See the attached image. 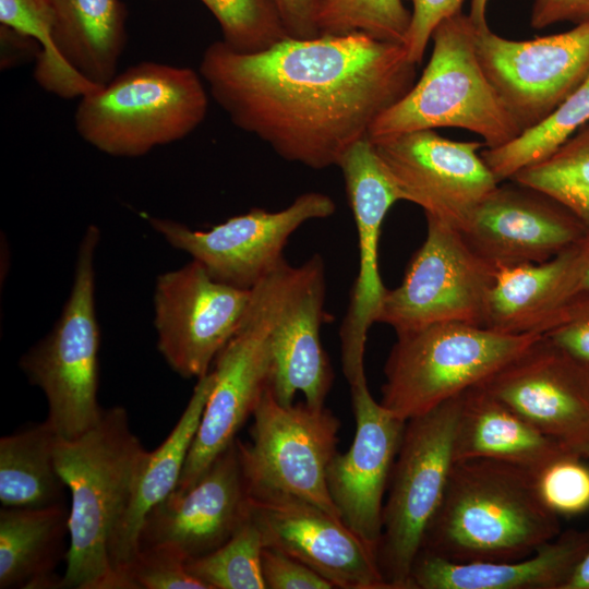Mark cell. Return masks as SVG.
<instances>
[{"label":"cell","instance_id":"1","mask_svg":"<svg viewBox=\"0 0 589 589\" xmlns=\"http://www.w3.org/2000/svg\"><path fill=\"white\" fill-rule=\"evenodd\" d=\"M417 67L404 45L351 33L285 38L257 52L216 40L199 73L237 128L283 159L321 170L369 137L413 86Z\"/></svg>","mask_w":589,"mask_h":589},{"label":"cell","instance_id":"2","mask_svg":"<svg viewBox=\"0 0 589 589\" xmlns=\"http://www.w3.org/2000/svg\"><path fill=\"white\" fill-rule=\"evenodd\" d=\"M562 532L529 470L501 460L454 462L422 550L457 562H510L532 555Z\"/></svg>","mask_w":589,"mask_h":589},{"label":"cell","instance_id":"3","mask_svg":"<svg viewBox=\"0 0 589 589\" xmlns=\"http://www.w3.org/2000/svg\"><path fill=\"white\" fill-rule=\"evenodd\" d=\"M147 452L120 406L104 409L80 437L58 441L57 469L71 494L69 549L59 589H120L109 542Z\"/></svg>","mask_w":589,"mask_h":589},{"label":"cell","instance_id":"4","mask_svg":"<svg viewBox=\"0 0 589 589\" xmlns=\"http://www.w3.org/2000/svg\"><path fill=\"white\" fill-rule=\"evenodd\" d=\"M209 93L191 68L144 61L82 96L77 134L113 157H140L180 141L206 118Z\"/></svg>","mask_w":589,"mask_h":589},{"label":"cell","instance_id":"5","mask_svg":"<svg viewBox=\"0 0 589 589\" xmlns=\"http://www.w3.org/2000/svg\"><path fill=\"white\" fill-rule=\"evenodd\" d=\"M476 29L462 12L435 27L425 69L410 91L373 123L371 142L412 131L457 128L480 135L485 147L493 148L522 132L479 61Z\"/></svg>","mask_w":589,"mask_h":589},{"label":"cell","instance_id":"6","mask_svg":"<svg viewBox=\"0 0 589 589\" xmlns=\"http://www.w3.org/2000/svg\"><path fill=\"white\" fill-rule=\"evenodd\" d=\"M542 335L458 322L397 334L380 402L405 421L423 414L486 381Z\"/></svg>","mask_w":589,"mask_h":589},{"label":"cell","instance_id":"7","mask_svg":"<svg viewBox=\"0 0 589 589\" xmlns=\"http://www.w3.org/2000/svg\"><path fill=\"white\" fill-rule=\"evenodd\" d=\"M100 231L89 225L80 242L73 283L51 330L20 359L28 382L47 400L46 421L61 441H72L100 419L98 351L100 334L95 309V254Z\"/></svg>","mask_w":589,"mask_h":589},{"label":"cell","instance_id":"8","mask_svg":"<svg viewBox=\"0 0 589 589\" xmlns=\"http://www.w3.org/2000/svg\"><path fill=\"white\" fill-rule=\"evenodd\" d=\"M460 397L461 394L406 422L383 506L376 551L389 589H409L412 566L442 503L454 465Z\"/></svg>","mask_w":589,"mask_h":589},{"label":"cell","instance_id":"9","mask_svg":"<svg viewBox=\"0 0 589 589\" xmlns=\"http://www.w3.org/2000/svg\"><path fill=\"white\" fill-rule=\"evenodd\" d=\"M325 293V265L318 253L299 266L283 262L251 289L250 303L269 334V387L281 405H292L301 393L306 405L321 408L330 390L334 373L321 340Z\"/></svg>","mask_w":589,"mask_h":589},{"label":"cell","instance_id":"10","mask_svg":"<svg viewBox=\"0 0 589 589\" xmlns=\"http://www.w3.org/2000/svg\"><path fill=\"white\" fill-rule=\"evenodd\" d=\"M252 417L251 442L236 440L250 496H293L340 518L326 481L337 453L338 418L325 407L281 405L271 387Z\"/></svg>","mask_w":589,"mask_h":589},{"label":"cell","instance_id":"11","mask_svg":"<svg viewBox=\"0 0 589 589\" xmlns=\"http://www.w3.org/2000/svg\"><path fill=\"white\" fill-rule=\"evenodd\" d=\"M426 218V237L399 286L387 289L376 322L397 334L436 323L485 327L496 267L453 226Z\"/></svg>","mask_w":589,"mask_h":589},{"label":"cell","instance_id":"12","mask_svg":"<svg viewBox=\"0 0 589 589\" xmlns=\"http://www.w3.org/2000/svg\"><path fill=\"white\" fill-rule=\"evenodd\" d=\"M335 211L329 195L312 191L300 194L283 209L252 208L208 230L142 216L171 247L199 262L213 279L251 290L286 261L284 249L297 229L310 220L328 218Z\"/></svg>","mask_w":589,"mask_h":589},{"label":"cell","instance_id":"13","mask_svg":"<svg viewBox=\"0 0 589 589\" xmlns=\"http://www.w3.org/2000/svg\"><path fill=\"white\" fill-rule=\"evenodd\" d=\"M479 61L520 129L546 118L589 76V21L569 31L514 40L476 29Z\"/></svg>","mask_w":589,"mask_h":589},{"label":"cell","instance_id":"14","mask_svg":"<svg viewBox=\"0 0 589 589\" xmlns=\"http://www.w3.org/2000/svg\"><path fill=\"white\" fill-rule=\"evenodd\" d=\"M251 290L213 279L192 260L156 279L153 305L157 348L184 378H201L239 328Z\"/></svg>","mask_w":589,"mask_h":589},{"label":"cell","instance_id":"15","mask_svg":"<svg viewBox=\"0 0 589 589\" xmlns=\"http://www.w3.org/2000/svg\"><path fill=\"white\" fill-rule=\"evenodd\" d=\"M372 144L402 201L459 231L500 183L481 156L483 142L453 141L420 130Z\"/></svg>","mask_w":589,"mask_h":589},{"label":"cell","instance_id":"16","mask_svg":"<svg viewBox=\"0 0 589 589\" xmlns=\"http://www.w3.org/2000/svg\"><path fill=\"white\" fill-rule=\"evenodd\" d=\"M479 385L574 455L589 458V365L543 335Z\"/></svg>","mask_w":589,"mask_h":589},{"label":"cell","instance_id":"17","mask_svg":"<svg viewBox=\"0 0 589 589\" xmlns=\"http://www.w3.org/2000/svg\"><path fill=\"white\" fill-rule=\"evenodd\" d=\"M337 167L344 177L359 247V271L339 330L342 371L350 386L365 378L368 332L372 324L376 323L387 291L378 271L382 226L388 211L396 202L402 201V197L369 137L351 145Z\"/></svg>","mask_w":589,"mask_h":589},{"label":"cell","instance_id":"18","mask_svg":"<svg viewBox=\"0 0 589 589\" xmlns=\"http://www.w3.org/2000/svg\"><path fill=\"white\" fill-rule=\"evenodd\" d=\"M215 384L176 490L197 481L237 438L273 377L267 327L250 300L242 322L214 361Z\"/></svg>","mask_w":589,"mask_h":589},{"label":"cell","instance_id":"19","mask_svg":"<svg viewBox=\"0 0 589 589\" xmlns=\"http://www.w3.org/2000/svg\"><path fill=\"white\" fill-rule=\"evenodd\" d=\"M356 434L327 469V488L341 520L375 553L383 528V498L406 426L371 395L366 378L350 385Z\"/></svg>","mask_w":589,"mask_h":589},{"label":"cell","instance_id":"20","mask_svg":"<svg viewBox=\"0 0 589 589\" xmlns=\"http://www.w3.org/2000/svg\"><path fill=\"white\" fill-rule=\"evenodd\" d=\"M250 498L265 545L302 562L334 588L389 589L376 553L341 518L293 496Z\"/></svg>","mask_w":589,"mask_h":589},{"label":"cell","instance_id":"21","mask_svg":"<svg viewBox=\"0 0 589 589\" xmlns=\"http://www.w3.org/2000/svg\"><path fill=\"white\" fill-rule=\"evenodd\" d=\"M250 514L251 498L235 441L195 483L175 490L149 510L140 549L166 546L185 561L196 558L227 542Z\"/></svg>","mask_w":589,"mask_h":589},{"label":"cell","instance_id":"22","mask_svg":"<svg viewBox=\"0 0 589 589\" xmlns=\"http://www.w3.org/2000/svg\"><path fill=\"white\" fill-rule=\"evenodd\" d=\"M460 232L495 267L548 261L588 233L558 202L513 180L498 183Z\"/></svg>","mask_w":589,"mask_h":589},{"label":"cell","instance_id":"23","mask_svg":"<svg viewBox=\"0 0 589 589\" xmlns=\"http://www.w3.org/2000/svg\"><path fill=\"white\" fill-rule=\"evenodd\" d=\"M589 552V528L562 531L521 560L450 562L421 551L409 589H565Z\"/></svg>","mask_w":589,"mask_h":589},{"label":"cell","instance_id":"24","mask_svg":"<svg viewBox=\"0 0 589 589\" xmlns=\"http://www.w3.org/2000/svg\"><path fill=\"white\" fill-rule=\"evenodd\" d=\"M214 384L213 370L197 380L170 434L156 449L147 452L142 462L127 508L109 542V560L120 589H124L123 573L140 551V532L146 515L178 485Z\"/></svg>","mask_w":589,"mask_h":589},{"label":"cell","instance_id":"25","mask_svg":"<svg viewBox=\"0 0 589 589\" xmlns=\"http://www.w3.org/2000/svg\"><path fill=\"white\" fill-rule=\"evenodd\" d=\"M568 454L573 453L481 385L461 394L453 443L454 462L470 458L494 459L537 474Z\"/></svg>","mask_w":589,"mask_h":589},{"label":"cell","instance_id":"26","mask_svg":"<svg viewBox=\"0 0 589 589\" xmlns=\"http://www.w3.org/2000/svg\"><path fill=\"white\" fill-rule=\"evenodd\" d=\"M70 506L1 507L0 588L59 589L55 570L65 560Z\"/></svg>","mask_w":589,"mask_h":589},{"label":"cell","instance_id":"27","mask_svg":"<svg viewBox=\"0 0 589 589\" xmlns=\"http://www.w3.org/2000/svg\"><path fill=\"white\" fill-rule=\"evenodd\" d=\"M575 244L541 263L496 267L485 327L513 335L543 334L563 306Z\"/></svg>","mask_w":589,"mask_h":589},{"label":"cell","instance_id":"28","mask_svg":"<svg viewBox=\"0 0 589 589\" xmlns=\"http://www.w3.org/2000/svg\"><path fill=\"white\" fill-rule=\"evenodd\" d=\"M53 40L62 58L103 86L117 74L127 44V11L120 0H50Z\"/></svg>","mask_w":589,"mask_h":589},{"label":"cell","instance_id":"29","mask_svg":"<svg viewBox=\"0 0 589 589\" xmlns=\"http://www.w3.org/2000/svg\"><path fill=\"white\" fill-rule=\"evenodd\" d=\"M59 437L45 420L0 438L1 507L40 508L64 503L56 464Z\"/></svg>","mask_w":589,"mask_h":589},{"label":"cell","instance_id":"30","mask_svg":"<svg viewBox=\"0 0 589 589\" xmlns=\"http://www.w3.org/2000/svg\"><path fill=\"white\" fill-rule=\"evenodd\" d=\"M587 123L589 76L541 122L524 130L505 145L485 147L481 156L501 183L549 157Z\"/></svg>","mask_w":589,"mask_h":589},{"label":"cell","instance_id":"31","mask_svg":"<svg viewBox=\"0 0 589 589\" xmlns=\"http://www.w3.org/2000/svg\"><path fill=\"white\" fill-rule=\"evenodd\" d=\"M0 22L40 45L34 76L48 93L71 99L100 87L86 80L59 53L53 40L55 14L50 0H0Z\"/></svg>","mask_w":589,"mask_h":589},{"label":"cell","instance_id":"32","mask_svg":"<svg viewBox=\"0 0 589 589\" xmlns=\"http://www.w3.org/2000/svg\"><path fill=\"white\" fill-rule=\"evenodd\" d=\"M509 180L549 195L589 232V123L549 157L521 169Z\"/></svg>","mask_w":589,"mask_h":589},{"label":"cell","instance_id":"33","mask_svg":"<svg viewBox=\"0 0 589 589\" xmlns=\"http://www.w3.org/2000/svg\"><path fill=\"white\" fill-rule=\"evenodd\" d=\"M262 532L252 515L215 551L187 561L188 572L206 589H265Z\"/></svg>","mask_w":589,"mask_h":589},{"label":"cell","instance_id":"34","mask_svg":"<svg viewBox=\"0 0 589 589\" xmlns=\"http://www.w3.org/2000/svg\"><path fill=\"white\" fill-rule=\"evenodd\" d=\"M411 11L402 0H326L318 13L321 35L363 33L404 45Z\"/></svg>","mask_w":589,"mask_h":589},{"label":"cell","instance_id":"35","mask_svg":"<svg viewBox=\"0 0 589 589\" xmlns=\"http://www.w3.org/2000/svg\"><path fill=\"white\" fill-rule=\"evenodd\" d=\"M217 20L223 41L239 52H257L289 38L272 0H200Z\"/></svg>","mask_w":589,"mask_h":589},{"label":"cell","instance_id":"36","mask_svg":"<svg viewBox=\"0 0 589 589\" xmlns=\"http://www.w3.org/2000/svg\"><path fill=\"white\" fill-rule=\"evenodd\" d=\"M577 455H565L534 474L545 505L560 517L589 510V466Z\"/></svg>","mask_w":589,"mask_h":589},{"label":"cell","instance_id":"37","mask_svg":"<svg viewBox=\"0 0 589 589\" xmlns=\"http://www.w3.org/2000/svg\"><path fill=\"white\" fill-rule=\"evenodd\" d=\"M124 589H206L187 569V561L166 546L140 549L123 573Z\"/></svg>","mask_w":589,"mask_h":589},{"label":"cell","instance_id":"38","mask_svg":"<svg viewBox=\"0 0 589 589\" xmlns=\"http://www.w3.org/2000/svg\"><path fill=\"white\" fill-rule=\"evenodd\" d=\"M412 4L409 29L404 43L408 58L419 65L435 27L461 13L464 0H402Z\"/></svg>","mask_w":589,"mask_h":589},{"label":"cell","instance_id":"39","mask_svg":"<svg viewBox=\"0 0 589 589\" xmlns=\"http://www.w3.org/2000/svg\"><path fill=\"white\" fill-rule=\"evenodd\" d=\"M267 589H332L333 585L289 554L265 545L261 557Z\"/></svg>","mask_w":589,"mask_h":589},{"label":"cell","instance_id":"40","mask_svg":"<svg viewBox=\"0 0 589 589\" xmlns=\"http://www.w3.org/2000/svg\"><path fill=\"white\" fill-rule=\"evenodd\" d=\"M543 336L577 361L589 365V302L565 306Z\"/></svg>","mask_w":589,"mask_h":589},{"label":"cell","instance_id":"41","mask_svg":"<svg viewBox=\"0 0 589 589\" xmlns=\"http://www.w3.org/2000/svg\"><path fill=\"white\" fill-rule=\"evenodd\" d=\"M272 1L289 38L309 39L320 36L317 17L326 0Z\"/></svg>","mask_w":589,"mask_h":589},{"label":"cell","instance_id":"42","mask_svg":"<svg viewBox=\"0 0 589 589\" xmlns=\"http://www.w3.org/2000/svg\"><path fill=\"white\" fill-rule=\"evenodd\" d=\"M589 21V0H532L530 25L544 28L556 23Z\"/></svg>","mask_w":589,"mask_h":589},{"label":"cell","instance_id":"43","mask_svg":"<svg viewBox=\"0 0 589 589\" xmlns=\"http://www.w3.org/2000/svg\"><path fill=\"white\" fill-rule=\"evenodd\" d=\"M582 302H589V232L575 244L561 311L565 306Z\"/></svg>","mask_w":589,"mask_h":589},{"label":"cell","instance_id":"44","mask_svg":"<svg viewBox=\"0 0 589 589\" xmlns=\"http://www.w3.org/2000/svg\"><path fill=\"white\" fill-rule=\"evenodd\" d=\"M565 589H589V552L575 569Z\"/></svg>","mask_w":589,"mask_h":589},{"label":"cell","instance_id":"45","mask_svg":"<svg viewBox=\"0 0 589 589\" xmlns=\"http://www.w3.org/2000/svg\"><path fill=\"white\" fill-rule=\"evenodd\" d=\"M489 0H471L470 12L468 14L470 21L477 28L488 27L486 9Z\"/></svg>","mask_w":589,"mask_h":589}]
</instances>
